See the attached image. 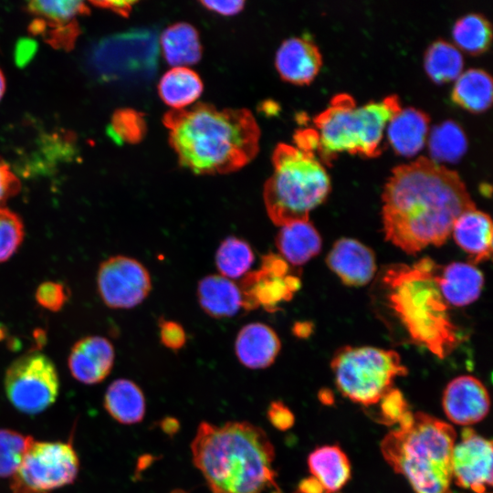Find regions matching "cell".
<instances>
[{"mask_svg": "<svg viewBox=\"0 0 493 493\" xmlns=\"http://www.w3.org/2000/svg\"><path fill=\"white\" fill-rule=\"evenodd\" d=\"M475 203L456 171L419 157L392 170L383 193L385 239L414 255L441 246L456 218Z\"/></svg>", "mask_w": 493, "mask_h": 493, "instance_id": "1", "label": "cell"}, {"mask_svg": "<svg viewBox=\"0 0 493 493\" xmlns=\"http://www.w3.org/2000/svg\"><path fill=\"white\" fill-rule=\"evenodd\" d=\"M163 120L179 163L196 174L236 172L259 150L260 129L246 109L199 102L171 110Z\"/></svg>", "mask_w": 493, "mask_h": 493, "instance_id": "2", "label": "cell"}, {"mask_svg": "<svg viewBox=\"0 0 493 493\" xmlns=\"http://www.w3.org/2000/svg\"><path fill=\"white\" fill-rule=\"evenodd\" d=\"M191 451L212 493H262L277 486L274 446L265 431L251 423L202 422Z\"/></svg>", "mask_w": 493, "mask_h": 493, "instance_id": "3", "label": "cell"}, {"mask_svg": "<svg viewBox=\"0 0 493 493\" xmlns=\"http://www.w3.org/2000/svg\"><path fill=\"white\" fill-rule=\"evenodd\" d=\"M439 265L424 257L412 266H390L383 281L391 309L412 341L440 359L457 345L456 326L436 280Z\"/></svg>", "mask_w": 493, "mask_h": 493, "instance_id": "4", "label": "cell"}, {"mask_svg": "<svg viewBox=\"0 0 493 493\" xmlns=\"http://www.w3.org/2000/svg\"><path fill=\"white\" fill-rule=\"evenodd\" d=\"M381 443L383 456L414 493H452L454 427L422 412L407 411Z\"/></svg>", "mask_w": 493, "mask_h": 493, "instance_id": "5", "label": "cell"}, {"mask_svg": "<svg viewBox=\"0 0 493 493\" xmlns=\"http://www.w3.org/2000/svg\"><path fill=\"white\" fill-rule=\"evenodd\" d=\"M272 163L263 190L268 217L279 226L308 221L330 191L327 170L313 152L286 143L277 145Z\"/></svg>", "mask_w": 493, "mask_h": 493, "instance_id": "6", "label": "cell"}, {"mask_svg": "<svg viewBox=\"0 0 493 493\" xmlns=\"http://www.w3.org/2000/svg\"><path fill=\"white\" fill-rule=\"evenodd\" d=\"M401 108L395 95L362 106L347 94L333 97L314 119L317 151L324 162L343 152L366 157L380 154L387 123Z\"/></svg>", "mask_w": 493, "mask_h": 493, "instance_id": "7", "label": "cell"}, {"mask_svg": "<svg viewBox=\"0 0 493 493\" xmlns=\"http://www.w3.org/2000/svg\"><path fill=\"white\" fill-rule=\"evenodd\" d=\"M330 367L341 394L363 406L378 404L393 388L394 379L407 374L396 351L371 346L341 348Z\"/></svg>", "mask_w": 493, "mask_h": 493, "instance_id": "8", "label": "cell"}, {"mask_svg": "<svg viewBox=\"0 0 493 493\" xmlns=\"http://www.w3.org/2000/svg\"><path fill=\"white\" fill-rule=\"evenodd\" d=\"M79 461L71 442L31 441L11 480L12 493H50L73 483Z\"/></svg>", "mask_w": 493, "mask_h": 493, "instance_id": "9", "label": "cell"}, {"mask_svg": "<svg viewBox=\"0 0 493 493\" xmlns=\"http://www.w3.org/2000/svg\"><path fill=\"white\" fill-rule=\"evenodd\" d=\"M4 385L5 394L16 409L26 414H37L56 401L59 378L55 364L47 355L31 352L9 365Z\"/></svg>", "mask_w": 493, "mask_h": 493, "instance_id": "10", "label": "cell"}, {"mask_svg": "<svg viewBox=\"0 0 493 493\" xmlns=\"http://www.w3.org/2000/svg\"><path fill=\"white\" fill-rule=\"evenodd\" d=\"M97 286L102 301L111 309H131L141 304L152 289L148 269L137 259L114 256L98 270Z\"/></svg>", "mask_w": 493, "mask_h": 493, "instance_id": "11", "label": "cell"}, {"mask_svg": "<svg viewBox=\"0 0 493 493\" xmlns=\"http://www.w3.org/2000/svg\"><path fill=\"white\" fill-rule=\"evenodd\" d=\"M289 269V264L280 256L265 255L261 268L246 273L238 286L243 308L251 310L261 306L275 311L279 303L289 300L300 287L299 277Z\"/></svg>", "mask_w": 493, "mask_h": 493, "instance_id": "12", "label": "cell"}, {"mask_svg": "<svg viewBox=\"0 0 493 493\" xmlns=\"http://www.w3.org/2000/svg\"><path fill=\"white\" fill-rule=\"evenodd\" d=\"M452 478L463 488L485 493L492 485V442L465 428L452 453Z\"/></svg>", "mask_w": 493, "mask_h": 493, "instance_id": "13", "label": "cell"}, {"mask_svg": "<svg viewBox=\"0 0 493 493\" xmlns=\"http://www.w3.org/2000/svg\"><path fill=\"white\" fill-rule=\"evenodd\" d=\"M442 404L447 418L459 425L480 422L489 410V395L484 384L471 375H461L448 383Z\"/></svg>", "mask_w": 493, "mask_h": 493, "instance_id": "14", "label": "cell"}, {"mask_svg": "<svg viewBox=\"0 0 493 493\" xmlns=\"http://www.w3.org/2000/svg\"><path fill=\"white\" fill-rule=\"evenodd\" d=\"M108 47L114 57L112 70L145 77L155 71L158 44L153 32L140 30L121 35L108 42Z\"/></svg>", "mask_w": 493, "mask_h": 493, "instance_id": "15", "label": "cell"}, {"mask_svg": "<svg viewBox=\"0 0 493 493\" xmlns=\"http://www.w3.org/2000/svg\"><path fill=\"white\" fill-rule=\"evenodd\" d=\"M326 263L348 286H364L374 277L376 260L371 248L353 238L337 240L327 255Z\"/></svg>", "mask_w": 493, "mask_h": 493, "instance_id": "16", "label": "cell"}, {"mask_svg": "<svg viewBox=\"0 0 493 493\" xmlns=\"http://www.w3.org/2000/svg\"><path fill=\"white\" fill-rule=\"evenodd\" d=\"M114 357V348L108 339L88 336L73 345L68 364L77 381L85 384H95L110 374Z\"/></svg>", "mask_w": 493, "mask_h": 493, "instance_id": "17", "label": "cell"}, {"mask_svg": "<svg viewBox=\"0 0 493 493\" xmlns=\"http://www.w3.org/2000/svg\"><path fill=\"white\" fill-rule=\"evenodd\" d=\"M276 68L281 79L298 85L310 83L322 65L318 47L304 37H289L276 53Z\"/></svg>", "mask_w": 493, "mask_h": 493, "instance_id": "18", "label": "cell"}, {"mask_svg": "<svg viewBox=\"0 0 493 493\" xmlns=\"http://www.w3.org/2000/svg\"><path fill=\"white\" fill-rule=\"evenodd\" d=\"M281 348L276 331L262 322L245 325L237 333L235 351L238 361L250 369H264L270 366Z\"/></svg>", "mask_w": 493, "mask_h": 493, "instance_id": "19", "label": "cell"}, {"mask_svg": "<svg viewBox=\"0 0 493 493\" xmlns=\"http://www.w3.org/2000/svg\"><path fill=\"white\" fill-rule=\"evenodd\" d=\"M436 280L440 292L451 307H465L480 296L484 277L472 263L452 262L438 267Z\"/></svg>", "mask_w": 493, "mask_h": 493, "instance_id": "20", "label": "cell"}, {"mask_svg": "<svg viewBox=\"0 0 493 493\" xmlns=\"http://www.w3.org/2000/svg\"><path fill=\"white\" fill-rule=\"evenodd\" d=\"M451 235L456 245L470 256L472 264L490 258L492 222L488 214L476 207L465 211L455 221Z\"/></svg>", "mask_w": 493, "mask_h": 493, "instance_id": "21", "label": "cell"}, {"mask_svg": "<svg viewBox=\"0 0 493 493\" xmlns=\"http://www.w3.org/2000/svg\"><path fill=\"white\" fill-rule=\"evenodd\" d=\"M429 122V116L423 110L413 107L401 108L387 123L388 141L397 153L414 155L427 140Z\"/></svg>", "mask_w": 493, "mask_h": 493, "instance_id": "22", "label": "cell"}, {"mask_svg": "<svg viewBox=\"0 0 493 493\" xmlns=\"http://www.w3.org/2000/svg\"><path fill=\"white\" fill-rule=\"evenodd\" d=\"M279 256L289 265L306 264L321 250L320 233L309 220L298 221L280 227L275 238Z\"/></svg>", "mask_w": 493, "mask_h": 493, "instance_id": "23", "label": "cell"}, {"mask_svg": "<svg viewBox=\"0 0 493 493\" xmlns=\"http://www.w3.org/2000/svg\"><path fill=\"white\" fill-rule=\"evenodd\" d=\"M196 294L202 309L213 318L232 317L243 307L238 285L221 275L203 278L198 283Z\"/></svg>", "mask_w": 493, "mask_h": 493, "instance_id": "24", "label": "cell"}, {"mask_svg": "<svg viewBox=\"0 0 493 493\" xmlns=\"http://www.w3.org/2000/svg\"><path fill=\"white\" fill-rule=\"evenodd\" d=\"M308 466L324 493H336L351 477L350 461L337 446H323L313 450L308 457Z\"/></svg>", "mask_w": 493, "mask_h": 493, "instance_id": "25", "label": "cell"}, {"mask_svg": "<svg viewBox=\"0 0 493 493\" xmlns=\"http://www.w3.org/2000/svg\"><path fill=\"white\" fill-rule=\"evenodd\" d=\"M108 414L123 425L140 423L145 414V397L141 388L128 379L112 382L104 395Z\"/></svg>", "mask_w": 493, "mask_h": 493, "instance_id": "26", "label": "cell"}, {"mask_svg": "<svg viewBox=\"0 0 493 493\" xmlns=\"http://www.w3.org/2000/svg\"><path fill=\"white\" fill-rule=\"evenodd\" d=\"M160 43L164 58L173 68L195 64L202 57L198 32L188 23L168 26L163 32Z\"/></svg>", "mask_w": 493, "mask_h": 493, "instance_id": "27", "label": "cell"}, {"mask_svg": "<svg viewBox=\"0 0 493 493\" xmlns=\"http://www.w3.org/2000/svg\"><path fill=\"white\" fill-rule=\"evenodd\" d=\"M492 79L481 68H468L455 79L452 100L473 112L486 110L492 102Z\"/></svg>", "mask_w": 493, "mask_h": 493, "instance_id": "28", "label": "cell"}, {"mask_svg": "<svg viewBox=\"0 0 493 493\" xmlns=\"http://www.w3.org/2000/svg\"><path fill=\"white\" fill-rule=\"evenodd\" d=\"M203 87L196 72L186 67H175L161 78L158 92L165 104L173 110H180L194 102L200 97Z\"/></svg>", "mask_w": 493, "mask_h": 493, "instance_id": "29", "label": "cell"}, {"mask_svg": "<svg viewBox=\"0 0 493 493\" xmlns=\"http://www.w3.org/2000/svg\"><path fill=\"white\" fill-rule=\"evenodd\" d=\"M427 75L435 82L444 83L456 79L464 68V58L454 44L437 39L427 47L424 57Z\"/></svg>", "mask_w": 493, "mask_h": 493, "instance_id": "30", "label": "cell"}, {"mask_svg": "<svg viewBox=\"0 0 493 493\" xmlns=\"http://www.w3.org/2000/svg\"><path fill=\"white\" fill-rule=\"evenodd\" d=\"M455 46L470 54H480L490 45L492 32L489 21L482 15L470 13L458 18L453 26Z\"/></svg>", "mask_w": 493, "mask_h": 493, "instance_id": "31", "label": "cell"}, {"mask_svg": "<svg viewBox=\"0 0 493 493\" xmlns=\"http://www.w3.org/2000/svg\"><path fill=\"white\" fill-rule=\"evenodd\" d=\"M428 147L433 161L455 162L466 152L467 137L461 127L453 121H443L428 133Z\"/></svg>", "mask_w": 493, "mask_h": 493, "instance_id": "32", "label": "cell"}, {"mask_svg": "<svg viewBox=\"0 0 493 493\" xmlns=\"http://www.w3.org/2000/svg\"><path fill=\"white\" fill-rule=\"evenodd\" d=\"M254 259L251 246L246 240L234 236L225 238L215 252V266L219 275L229 279L246 275Z\"/></svg>", "mask_w": 493, "mask_h": 493, "instance_id": "33", "label": "cell"}, {"mask_svg": "<svg viewBox=\"0 0 493 493\" xmlns=\"http://www.w3.org/2000/svg\"><path fill=\"white\" fill-rule=\"evenodd\" d=\"M27 10L41 17L44 26L58 27L76 22V17L88 14L89 8L81 1H32Z\"/></svg>", "mask_w": 493, "mask_h": 493, "instance_id": "34", "label": "cell"}, {"mask_svg": "<svg viewBox=\"0 0 493 493\" xmlns=\"http://www.w3.org/2000/svg\"><path fill=\"white\" fill-rule=\"evenodd\" d=\"M34 437L11 429H0V477H13Z\"/></svg>", "mask_w": 493, "mask_h": 493, "instance_id": "35", "label": "cell"}, {"mask_svg": "<svg viewBox=\"0 0 493 493\" xmlns=\"http://www.w3.org/2000/svg\"><path fill=\"white\" fill-rule=\"evenodd\" d=\"M24 224L20 216L0 206V263L10 258L24 239Z\"/></svg>", "mask_w": 493, "mask_h": 493, "instance_id": "36", "label": "cell"}, {"mask_svg": "<svg viewBox=\"0 0 493 493\" xmlns=\"http://www.w3.org/2000/svg\"><path fill=\"white\" fill-rule=\"evenodd\" d=\"M112 130L129 142H137L145 133V122L141 113L133 110H121L112 118Z\"/></svg>", "mask_w": 493, "mask_h": 493, "instance_id": "37", "label": "cell"}, {"mask_svg": "<svg viewBox=\"0 0 493 493\" xmlns=\"http://www.w3.org/2000/svg\"><path fill=\"white\" fill-rule=\"evenodd\" d=\"M35 298L41 307L50 311H58L68 300V294L62 283L46 281L37 287Z\"/></svg>", "mask_w": 493, "mask_h": 493, "instance_id": "38", "label": "cell"}, {"mask_svg": "<svg viewBox=\"0 0 493 493\" xmlns=\"http://www.w3.org/2000/svg\"><path fill=\"white\" fill-rule=\"evenodd\" d=\"M379 418L383 424H397L402 416L409 411L402 393L393 388L381 400Z\"/></svg>", "mask_w": 493, "mask_h": 493, "instance_id": "39", "label": "cell"}, {"mask_svg": "<svg viewBox=\"0 0 493 493\" xmlns=\"http://www.w3.org/2000/svg\"><path fill=\"white\" fill-rule=\"evenodd\" d=\"M160 339L162 343L173 350L181 349L186 341V334L184 328L176 321L162 320L159 322Z\"/></svg>", "mask_w": 493, "mask_h": 493, "instance_id": "40", "label": "cell"}, {"mask_svg": "<svg viewBox=\"0 0 493 493\" xmlns=\"http://www.w3.org/2000/svg\"><path fill=\"white\" fill-rule=\"evenodd\" d=\"M267 415L272 425L280 431L289 429L295 421L292 412L280 401L269 404Z\"/></svg>", "mask_w": 493, "mask_h": 493, "instance_id": "41", "label": "cell"}, {"mask_svg": "<svg viewBox=\"0 0 493 493\" xmlns=\"http://www.w3.org/2000/svg\"><path fill=\"white\" fill-rule=\"evenodd\" d=\"M19 189L18 178L10 170L8 164L0 158V205L16 195Z\"/></svg>", "mask_w": 493, "mask_h": 493, "instance_id": "42", "label": "cell"}, {"mask_svg": "<svg viewBox=\"0 0 493 493\" xmlns=\"http://www.w3.org/2000/svg\"><path fill=\"white\" fill-rule=\"evenodd\" d=\"M207 9L223 16H233L238 14L245 5L244 1H201Z\"/></svg>", "mask_w": 493, "mask_h": 493, "instance_id": "43", "label": "cell"}, {"mask_svg": "<svg viewBox=\"0 0 493 493\" xmlns=\"http://www.w3.org/2000/svg\"><path fill=\"white\" fill-rule=\"evenodd\" d=\"M94 5L100 7H105L110 9L114 13L127 16H129L131 10V5L134 2L131 1H102V2H92Z\"/></svg>", "mask_w": 493, "mask_h": 493, "instance_id": "44", "label": "cell"}, {"mask_svg": "<svg viewBox=\"0 0 493 493\" xmlns=\"http://www.w3.org/2000/svg\"><path fill=\"white\" fill-rule=\"evenodd\" d=\"M299 493H324L320 483L313 477H309L303 479L298 488Z\"/></svg>", "mask_w": 493, "mask_h": 493, "instance_id": "45", "label": "cell"}, {"mask_svg": "<svg viewBox=\"0 0 493 493\" xmlns=\"http://www.w3.org/2000/svg\"><path fill=\"white\" fill-rule=\"evenodd\" d=\"M178 422L173 418L163 419L162 423L163 430L170 435H173L178 430Z\"/></svg>", "mask_w": 493, "mask_h": 493, "instance_id": "46", "label": "cell"}, {"mask_svg": "<svg viewBox=\"0 0 493 493\" xmlns=\"http://www.w3.org/2000/svg\"><path fill=\"white\" fill-rule=\"evenodd\" d=\"M5 89V81L2 71L0 70V100L3 97Z\"/></svg>", "mask_w": 493, "mask_h": 493, "instance_id": "47", "label": "cell"}]
</instances>
